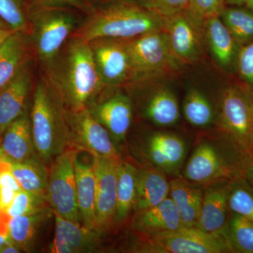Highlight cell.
<instances>
[{
  "instance_id": "obj_19",
  "label": "cell",
  "mask_w": 253,
  "mask_h": 253,
  "mask_svg": "<svg viewBox=\"0 0 253 253\" xmlns=\"http://www.w3.org/2000/svg\"><path fill=\"white\" fill-rule=\"evenodd\" d=\"M36 156L28 109L10 123L1 134L0 162H23Z\"/></svg>"
},
{
  "instance_id": "obj_42",
  "label": "cell",
  "mask_w": 253,
  "mask_h": 253,
  "mask_svg": "<svg viewBox=\"0 0 253 253\" xmlns=\"http://www.w3.org/2000/svg\"><path fill=\"white\" fill-rule=\"evenodd\" d=\"M21 251L17 246H16L14 243H10L5 245L4 247L0 250V253H19Z\"/></svg>"
},
{
  "instance_id": "obj_1",
  "label": "cell",
  "mask_w": 253,
  "mask_h": 253,
  "mask_svg": "<svg viewBox=\"0 0 253 253\" xmlns=\"http://www.w3.org/2000/svg\"><path fill=\"white\" fill-rule=\"evenodd\" d=\"M179 176L205 188L244 179L250 154L219 129L202 131L193 142Z\"/></svg>"
},
{
  "instance_id": "obj_22",
  "label": "cell",
  "mask_w": 253,
  "mask_h": 253,
  "mask_svg": "<svg viewBox=\"0 0 253 253\" xmlns=\"http://www.w3.org/2000/svg\"><path fill=\"white\" fill-rule=\"evenodd\" d=\"M172 51L183 64L196 62L202 55L199 35L185 12L167 18L166 28Z\"/></svg>"
},
{
  "instance_id": "obj_23",
  "label": "cell",
  "mask_w": 253,
  "mask_h": 253,
  "mask_svg": "<svg viewBox=\"0 0 253 253\" xmlns=\"http://www.w3.org/2000/svg\"><path fill=\"white\" fill-rule=\"evenodd\" d=\"M169 179L166 173L154 166L141 164L137 167L134 212L156 206L169 197Z\"/></svg>"
},
{
  "instance_id": "obj_25",
  "label": "cell",
  "mask_w": 253,
  "mask_h": 253,
  "mask_svg": "<svg viewBox=\"0 0 253 253\" xmlns=\"http://www.w3.org/2000/svg\"><path fill=\"white\" fill-rule=\"evenodd\" d=\"M53 214L49 206L35 214L10 218V239L21 251L34 252L39 244L40 236Z\"/></svg>"
},
{
  "instance_id": "obj_21",
  "label": "cell",
  "mask_w": 253,
  "mask_h": 253,
  "mask_svg": "<svg viewBox=\"0 0 253 253\" xmlns=\"http://www.w3.org/2000/svg\"><path fill=\"white\" fill-rule=\"evenodd\" d=\"M202 35L218 64L226 71L234 69L241 47L219 16H212L205 22Z\"/></svg>"
},
{
  "instance_id": "obj_20",
  "label": "cell",
  "mask_w": 253,
  "mask_h": 253,
  "mask_svg": "<svg viewBox=\"0 0 253 253\" xmlns=\"http://www.w3.org/2000/svg\"><path fill=\"white\" fill-rule=\"evenodd\" d=\"M184 227L170 197L153 207L134 212L131 229L138 236H149Z\"/></svg>"
},
{
  "instance_id": "obj_14",
  "label": "cell",
  "mask_w": 253,
  "mask_h": 253,
  "mask_svg": "<svg viewBox=\"0 0 253 253\" xmlns=\"http://www.w3.org/2000/svg\"><path fill=\"white\" fill-rule=\"evenodd\" d=\"M35 58L23 65L12 79L0 91V134L10 123L29 109Z\"/></svg>"
},
{
  "instance_id": "obj_10",
  "label": "cell",
  "mask_w": 253,
  "mask_h": 253,
  "mask_svg": "<svg viewBox=\"0 0 253 253\" xmlns=\"http://www.w3.org/2000/svg\"><path fill=\"white\" fill-rule=\"evenodd\" d=\"M76 151L75 148L66 149L50 165L45 199L55 214L82 224L76 194Z\"/></svg>"
},
{
  "instance_id": "obj_36",
  "label": "cell",
  "mask_w": 253,
  "mask_h": 253,
  "mask_svg": "<svg viewBox=\"0 0 253 253\" xmlns=\"http://www.w3.org/2000/svg\"><path fill=\"white\" fill-rule=\"evenodd\" d=\"M49 207L44 198L28 192L25 190L18 191L14 201L4 212L10 218L17 216L30 215Z\"/></svg>"
},
{
  "instance_id": "obj_30",
  "label": "cell",
  "mask_w": 253,
  "mask_h": 253,
  "mask_svg": "<svg viewBox=\"0 0 253 253\" xmlns=\"http://www.w3.org/2000/svg\"><path fill=\"white\" fill-rule=\"evenodd\" d=\"M137 167L123 159L120 163L117 183L116 222H125L134 212L136 198Z\"/></svg>"
},
{
  "instance_id": "obj_2",
  "label": "cell",
  "mask_w": 253,
  "mask_h": 253,
  "mask_svg": "<svg viewBox=\"0 0 253 253\" xmlns=\"http://www.w3.org/2000/svg\"><path fill=\"white\" fill-rule=\"evenodd\" d=\"M44 72L46 81L72 112L88 109L106 87L89 42L73 37Z\"/></svg>"
},
{
  "instance_id": "obj_9",
  "label": "cell",
  "mask_w": 253,
  "mask_h": 253,
  "mask_svg": "<svg viewBox=\"0 0 253 253\" xmlns=\"http://www.w3.org/2000/svg\"><path fill=\"white\" fill-rule=\"evenodd\" d=\"M141 164L161 169L168 176H179L189 154V143L180 134L167 130L149 131L134 144Z\"/></svg>"
},
{
  "instance_id": "obj_41",
  "label": "cell",
  "mask_w": 253,
  "mask_h": 253,
  "mask_svg": "<svg viewBox=\"0 0 253 253\" xmlns=\"http://www.w3.org/2000/svg\"><path fill=\"white\" fill-rule=\"evenodd\" d=\"M244 179L253 186V149L250 154L249 163L245 171Z\"/></svg>"
},
{
  "instance_id": "obj_5",
  "label": "cell",
  "mask_w": 253,
  "mask_h": 253,
  "mask_svg": "<svg viewBox=\"0 0 253 253\" xmlns=\"http://www.w3.org/2000/svg\"><path fill=\"white\" fill-rule=\"evenodd\" d=\"M78 11L62 6L28 5L27 36L35 59L44 71L52 64L77 29Z\"/></svg>"
},
{
  "instance_id": "obj_39",
  "label": "cell",
  "mask_w": 253,
  "mask_h": 253,
  "mask_svg": "<svg viewBox=\"0 0 253 253\" xmlns=\"http://www.w3.org/2000/svg\"><path fill=\"white\" fill-rule=\"evenodd\" d=\"M28 5L36 6H62L77 10L85 14L96 6L94 0H26Z\"/></svg>"
},
{
  "instance_id": "obj_26",
  "label": "cell",
  "mask_w": 253,
  "mask_h": 253,
  "mask_svg": "<svg viewBox=\"0 0 253 253\" xmlns=\"http://www.w3.org/2000/svg\"><path fill=\"white\" fill-rule=\"evenodd\" d=\"M32 58L26 34L11 32L0 46V91Z\"/></svg>"
},
{
  "instance_id": "obj_8",
  "label": "cell",
  "mask_w": 253,
  "mask_h": 253,
  "mask_svg": "<svg viewBox=\"0 0 253 253\" xmlns=\"http://www.w3.org/2000/svg\"><path fill=\"white\" fill-rule=\"evenodd\" d=\"M217 129L230 136L251 154L253 149V91L249 86L231 84L222 91Z\"/></svg>"
},
{
  "instance_id": "obj_16",
  "label": "cell",
  "mask_w": 253,
  "mask_h": 253,
  "mask_svg": "<svg viewBox=\"0 0 253 253\" xmlns=\"http://www.w3.org/2000/svg\"><path fill=\"white\" fill-rule=\"evenodd\" d=\"M76 149L74 159L76 194L82 224L86 229H96V178L94 155Z\"/></svg>"
},
{
  "instance_id": "obj_4",
  "label": "cell",
  "mask_w": 253,
  "mask_h": 253,
  "mask_svg": "<svg viewBox=\"0 0 253 253\" xmlns=\"http://www.w3.org/2000/svg\"><path fill=\"white\" fill-rule=\"evenodd\" d=\"M29 116L37 154L49 168L59 155L73 147L68 110L44 77L35 86Z\"/></svg>"
},
{
  "instance_id": "obj_24",
  "label": "cell",
  "mask_w": 253,
  "mask_h": 253,
  "mask_svg": "<svg viewBox=\"0 0 253 253\" xmlns=\"http://www.w3.org/2000/svg\"><path fill=\"white\" fill-rule=\"evenodd\" d=\"M142 113L145 119L157 127H172L180 118L177 97L168 86L156 88L143 101Z\"/></svg>"
},
{
  "instance_id": "obj_15",
  "label": "cell",
  "mask_w": 253,
  "mask_h": 253,
  "mask_svg": "<svg viewBox=\"0 0 253 253\" xmlns=\"http://www.w3.org/2000/svg\"><path fill=\"white\" fill-rule=\"evenodd\" d=\"M91 114L109 131L117 146L125 144L133 119L132 102L121 93L95 101L89 108Z\"/></svg>"
},
{
  "instance_id": "obj_40",
  "label": "cell",
  "mask_w": 253,
  "mask_h": 253,
  "mask_svg": "<svg viewBox=\"0 0 253 253\" xmlns=\"http://www.w3.org/2000/svg\"><path fill=\"white\" fill-rule=\"evenodd\" d=\"M18 192L11 188L0 186V210L6 211L11 206Z\"/></svg>"
},
{
  "instance_id": "obj_49",
  "label": "cell",
  "mask_w": 253,
  "mask_h": 253,
  "mask_svg": "<svg viewBox=\"0 0 253 253\" xmlns=\"http://www.w3.org/2000/svg\"><path fill=\"white\" fill-rule=\"evenodd\" d=\"M0 138H1V134H0Z\"/></svg>"
},
{
  "instance_id": "obj_17",
  "label": "cell",
  "mask_w": 253,
  "mask_h": 253,
  "mask_svg": "<svg viewBox=\"0 0 253 253\" xmlns=\"http://www.w3.org/2000/svg\"><path fill=\"white\" fill-rule=\"evenodd\" d=\"M55 232L50 246L53 253H95L100 250V235L96 230L60 217L54 213Z\"/></svg>"
},
{
  "instance_id": "obj_34",
  "label": "cell",
  "mask_w": 253,
  "mask_h": 253,
  "mask_svg": "<svg viewBox=\"0 0 253 253\" xmlns=\"http://www.w3.org/2000/svg\"><path fill=\"white\" fill-rule=\"evenodd\" d=\"M0 18L11 31L26 34L28 19L26 0H0Z\"/></svg>"
},
{
  "instance_id": "obj_13",
  "label": "cell",
  "mask_w": 253,
  "mask_h": 253,
  "mask_svg": "<svg viewBox=\"0 0 253 253\" xmlns=\"http://www.w3.org/2000/svg\"><path fill=\"white\" fill-rule=\"evenodd\" d=\"M89 44L105 86H118L131 81L130 63L122 40L99 38Z\"/></svg>"
},
{
  "instance_id": "obj_47",
  "label": "cell",
  "mask_w": 253,
  "mask_h": 253,
  "mask_svg": "<svg viewBox=\"0 0 253 253\" xmlns=\"http://www.w3.org/2000/svg\"><path fill=\"white\" fill-rule=\"evenodd\" d=\"M246 7L253 11V0H247L246 3Z\"/></svg>"
},
{
  "instance_id": "obj_38",
  "label": "cell",
  "mask_w": 253,
  "mask_h": 253,
  "mask_svg": "<svg viewBox=\"0 0 253 253\" xmlns=\"http://www.w3.org/2000/svg\"><path fill=\"white\" fill-rule=\"evenodd\" d=\"M235 69L239 77L253 91V42L241 48Z\"/></svg>"
},
{
  "instance_id": "obj_45",
  "label": "cell",
  "mask_w": 253,
  "mask_h": 253,
  "mask_svg": "<svg viewBox=\"0 0 253 253\" xmlns=\"http://www.w3.org/2000/svg\"><path fill=\"white\" fill-rule=\"evenodd\" d=\"M10 243H13L11 239H10L9 236H4L0 235V250L2 249L5 245L10 244Z\"/></svg>"
},
{
  "instance_id": "obj_46",
  "label": "cell",
  "mask_w": 253,
  "mask_h": 253,
  "mask_svg": "<svg viewBox=\"0 0 253 253\" xmlns=\"http://www.w3.org/2000/svg\"><path fill=\"white\" fill-rule=\"evenodd\" d=\"M96 5L105 4V3L111 2V1H122V0H94Z\"/></svg>"
},
{
  "instance_id": "obj_7",
  "label": "cell",
  "mask_w": 253,
  "mask_h": 253,
  "mask_svg": "<svg viewBox=\"0 0 253 253\" xmlns=\"http://www.w3.org/2000/svg\"><path fill=\"white\" fill-rule=\"evenodd\" d=\"M137 236L133 252L141 253H234L226 235L181 227L149 236Z\"/></svg>"
},
{
  "instance_id": "obj_32",
  "label": "cell",
  "mask_w": 253,
  "mask_h": 253,
  "mask_svg": "<svg viewBox=\"0 0 253 253\" xmlns=\"http://www.w3.org/2000/svg\"><path fill=\"white\" fill-rule=\"evenodd\" d=\"M226 235L234 253H253V221L230 212Z\"/></svg>"
},
{
  "instance_id": "obj_12",
  "label": "cell",
  "mask_w": 253,
  "mask_h": 253,
  "mask_svg": "<svg viewBox=\"0 0 253 253\" xmlns=\"http://www.w3.org/2000/svg\"><path fill=\"white\" fill-rule=\"evenodd\" d=\"M123 160L94 156L96 178V229L100 234L109 230L116 222L118 170Z\"/></svg>"
},
{
  "instance_id": "obj_44",
  "label": "cell",
  "mask_w": 253,
  "mask_h": 253,
  "mask_svg": "<svg viewBox=\"0 0 253 253\" xmlns=\"http://www.w3.org/2000/svg\"><path fill=\"white\" fill-rule=\"evenodd\" d=\"M225 4L231 5L233 6H241L246 4L247 0H224Z\"/></svg>"
},
{
  "instance_id": "obj_28",
  "label": "cell",
  "mask_w": 253,
  "mask_h": 253,
  "mask_svg": "<svg viewBox=\"0 0 253 253\" xmlns=\"http://www.w3.org/2000/svg\"><path fill=\"white\" fill-rule=\"evenodd\" d=\"M182 112L186 122L202 131L217 129L219 110L203 91L196 88L189 89L184 98Z\"/></svg>"
},
{
  "instance_id": "obj_48",
  "label": "cell",
  "mask_w": 253,
  "mask_h": 253,
  "mask_svg": "<svg viewBox=\"0 0 253 253\" xmlns=\"http://www.w3.org/2000/svg\"><path fill=\"white\" fill-rule=\"evenodd\" d=\"M9 35H8V36H9ZM8 36H4L3 37V38H0V46H1V44H2L3 42L4 41V40L6 39V37H7Z\"/></svg>"
},
{
  "instance_id": "obj_18",
  "label": "cell",
  "mask_w": 253,
  "mask_h": 253,
  "mask_svg": "<svg viewBox=\"0 0 253 253\" xmlns=\"http://www.w3.org/2000/svg\"><path fill=\"white\" fill-rule=\"evenodd\" d=\"M231 184L221 183L204 188V200L197 228L209 234L226 235L230 216L229 199Z\"/></svg>"
},
{
  "instance_id": "obj_11",
  "label": "cell",
  "mask_w": 253,
  "mask_h": 253,
  "mask_svg": "<svg viewBox=\"0 0 253 253\" xmlns=\"http://www.w3.org/2000/svg\"><path fill=\"white\" fill-rule=\"evenodd\" d=\"M71 141L75 149L84 150L96 156L123 160V154L109 131L98 122L89 109L68 111Z\"/></svg>"
},
{
  "instance_id": "obj_43",
  "label": "cell",
  "mask_w": 253,
  "mask_h": 253,
  "mask_svg": "<svg viewBox=\"0 0 253 253\" xmlns=\"http://www.w3.org/2000/svg\"><path fill=\"white\" fill-rule=\"evenodd\" d=\"M11 32L12 31L6 26V23L0 18V38L8 36Z\"/></svg>"
},
{
  "instance_id": "obj_31",
  "label": "cell",
  "mask_w": 253,
  "mask_h": 253,
  "mask_svg": "<svg viewBox=\"0 0 253 253\" xmlns=\"http://www.w3.org/2000/svg\"><path fill=\"white\" fill-rule=\"evenodd\" d=\"M219 17L241 47L253 42V11L240 6H225Z\"/></svg>"
},
{
  "instance_id": "obj_35",
  "label": "cell",
  "mask_w": 253,
  "mask_h": 253,
  "mask_svg": "<svg viewBox=\"0 0 253 253\" xmlns=\"http://www.w3.org/2000/svg\"><path fill=\"white\" fill-rule=\"evenodd\" d=\"M229 207L231 212L253 221V186L244 179L231 184Z\"/></svg>"
},
{
  "instance_id": "obj_37",
  "label": "cell",
  "mask_w": 253,
  "mask_h": 253,
  "mask_svg": "<svg viewBox=\"0 0 253 253\" xmlns=\"http://www.w3.org/2000/svg\"><path fill=\"white\" fill-rule=\"evenodd\" d=\"M189 0H136L145 9L165 18L185 12Z\"/></svg>"
},
{
  "instance_id": "obj_33",
  "label": "cell",
  "mask_w": 253,
  "mask_h": 253,
  "mask_svg": "<svg viewBox=\"0 0 253 253\" xmlns=\"http://www.w3.org/2000/svg\"><path fill=\"white\" fill-rule=\"evenodd\" d=\"M225 7L224 0H189L185 14L199 36L203 26L210 18L219 16Z\"/></svg>"
},
{
  "instance_id": "obj_27",
  "label": "cell",
  "mask_w": 253,
  "mask_h": 253,
  "mask_svg": "<svg viewBox=\"0 0 253 253\" xmlns=\"http://www.w3.org/2000/svg\"><path fill=\"white\" fill-rule=\"evenodd\" d=\"M169 197L177 208L184 227H197L204 200V188L190 184L179 176L169 179Z\"/></svg>"
},
{
  "instance_id": "obj_29",
  "label": "cell",
  "mask_w": 253,
  "mask_h": 253,
  "mask_svg": "<svg viewBox=\"0 0 253 253\" xmlns=\"http://www.w3.org/2000/svg\"><path fill=\"white\" fill-rule=\"evenodd\" d=\"M9 164L11 172L23 190L45 199L49 168L39 156L23 162Z\"/></svg>"
},
{
  "instance_id": "obj_3",
  "label": "cell",
  "mask_w": 253,
  "mask_h": 253,
  "mask_svg": "<svg viewBox=\"0 0 253 253\" xmlns=\"http://www.w3.org/2000/svg\"><path fill=\"white\" fill-rule=\"evenodd\" d=\"M166 24L167 18L136 1L122 0L96 5L71 37L87 42L99 38L129 39L166 31Z\"/></svg>"
},
{
  "instance_id": "obj_6",
  "label": "cell",
  "mask_w": 253,
  "mask_h": 253,
  "mask_svg": "<svg viewBox=\"0 0 253 253\" xmlns=\"http://www.w3.org/2000/svg\"><path fill=\"white\" fill-rule=\"evenodd\" d=\"M121 40L130 63L131 80L175 73L184 65L173 52L166 31Z\"/></svg>"
}]
</instances>
